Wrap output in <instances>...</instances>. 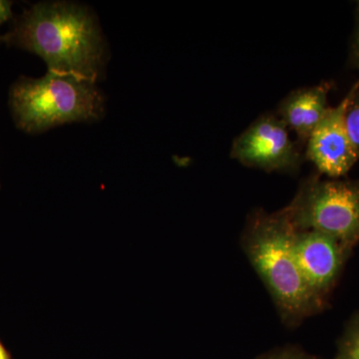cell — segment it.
I'll use <instances>...</instances> for the list:
<instances>
[{"mask_svg":"<svg viewBox=\"0 0 359 359\" xmlns=\"http://www.w3.org/2000/svg\"><path fill=\"white\" fill-rule=\"evenodd\" d=\"M2 44L39 56L47 72L105 79L110 53L96 13L72 1H41L14 16Z\"/></svg>","mask_w":359,"mask_h":359,"instance_id":"obj_1","label":"cell"},{"mask_svg":"<svg viewBox=\"0 0 359 359\" xmlns=\"http://www.w3.org/2000/svg\"><path fill=\"white\" fill-rule=\"evenodd\" d=\"M334 359H359V313L354 314L347 323Z\"/></svg>","mask_w":359,"mask_h":359,"instance_id":"obj_9","label":"cell"},{"mask_svg":"<svg viewBox=\"0 0 359 359\" xmlns=\"http://www.w3.org/2000/svg\"><path fill=\"white\" fill-rule=\"evenodd\" d=\"M257 359H318L309 355L295 347H285V348L276 349L271 353L264 354Z\"/></svg>","mask_w":359,"mask_h":359,"instance_id":"obj_11","label":"cell"},{"mask_svg":"<svg viewBox=\"0 0 359 359\" xmlns=\"http://www.w3.org/2000/svg\"><path fill=\"white\" fill-rule=\"evenodd\" d=\"M348 94L337 107H330L306 143V157L320 174L337 179L346 176L359 160L346 126Z\"/></svg>","mask_w":359,"mask_h":359,"instance_id":"obj_7","label":"cell"},{"mask_svg":"<svg viewBox=\"0 0 359 359\" xmlns=\"http://www.w3.org/2000/svg\"><path fill=\"white\" fill-rule=\"evenodd\" d=\"M13 1H11V0H0V26L13 20Z\"/></svg>","mask_w":359,"mask_h":359,"instance_id":"obj_12","label":"cell"},{"mask_svg":"<svg viewBox=\"0 0 359 359\" xmlns=\"http://www.w3.org/2000/svg\"><path fill=\"white\" fill-rule=\"evenodd\" d=\"M297 231H316L353 250L359 243V180L311 177L285 208Z\"/></svg>","mask_w":359,"mask_h":359,"instance_id":"obj_4","label":"cell"},{"mask_svg":"<svg viewBox=\"0 0 359 359\" xmlns=\"http://www.w3.org/2000/svg\"><path fill=\"white\" fill-rule=\"evenodd\" d=\"M358 13L359 14V2H358Z\"/></svg>","mask_w":359,"mask_h":359,"instance_id":"obj_15","label":"cell"},{"mask_svg":"<svg viewBox=\"0 0 359 359\" xmlns=\"http://www.w3.org/2000/svg\"><path fill=\"white\" fill-rule=\"evenodd\" d=\"M297 230L285 209L252 215L242 238L250 263L275 302L283 323L295 327L327 308L311 292L292 250Z\"/></svg>","mask_w":359,"mask_h":359,"instance_id":"obj_2","label":"cell"},{"mask_svg":"<svg viewBox=\"0 0 359 359\" xmlns=\"http://www.w3.org/2000/svg\"><path fill=\"white\" fill-rule=\"evenodd\" d=\"M292 250L309 289L327 306L328 297L334 289L351 250L330 236L316 231H295Z\"/></svg>","mask_w":359,"mask_h":359,"instance_id":"obj_6","label":"cell"},{"mask_svg":"<svg viewBox=\"0 0 359 359\" xmlns=\"http://www.w3.org/2000/svg\"><path fill=\"white\" fill-rule=\"evenodd\" d=\"M330 90V83L299 89L285 97L280 104L278 117L302 142H308L330 109L327 105Z\"/></svg>","mask_w":359,"mask_h":359,"instance_id":"obj_8","label":"cell"},{"mask_svg":"<svg viewBox=\"0 0 359 359\" xmlns=\"http://www.w3.org/2000/svg\"><path fill=\"white\" fill-rule=\"evenodd\" d=\"M0 359H11L1 342H0Z\"/></svg>","mask_w":359,"mask_h":359,"instance_id":"obj_14","label":"cell"},{"mask_svg":"<svg viewBox=\"0 0 359 359\" xmlns=\"http://www.w3.org/2000/svg\"><path fill=\"white\" fill-rule=\"evenodd\" d=\"M351 62L359 69V14L358 25H356L355 32H354L353 43H351Z\"/></svg>","mask_w":359,"mask_h":359,"instance_id":"obj_13","label":"cell"},{"mask_svg":"<svg viewBox=\"0 0 359 359\" xmlns=\"http://www.w3.org/2000/svg\"><path fill=\"white\" fill-rule=\"evenodd\" d=\"M8 106L16 128L36 135L71 123L100 121L106 97L94 82L47 72L18 77L9 89Z\"/></svg>","mask_w":359,"mask_h":359,"instance_id":"obj_3","label":"cell"},{"mask_svg":"<svg viewBox=\"0 0 359 359\" xmlns=\"http://www.w3.org/2000/svg\"><path fill=\"white\" fill-rule=\"evenodd\" d=\"M346 126L359 156V80L348 92L346 111Z\"/></svg>","mask_w":359,"mask_h":359,"instance_id":"obj_10","label":"cell"},{"mask_svg":"<svg viewBox=\"0 0 359 359\" xmlns=\"http://www.w3.org/2000/svg\"><path fill=\"white\" fill-rule=\"evenodd\" d=\"M231 157L247 167L266 172H294L301 165L299 149L280 117L264 115L233 141Z\"/></svg>","mask_w":359,"mask_h":359,"instance_id":"obj_5","label":"cell"},{"mask_svg":"<svg viewBox=\"0 0 359 359\" xmlns=\"http://www.w3.org/2000/svg\"><path fill=\"white\" fill-rule=\"evenodd\" d=\"M1 44H2V42H1V40H0V45H1Z\"/></svg>","mask_w":359,"mask_h":359,"instance_id":"obj_16","label":"cell"}]
</instances>
